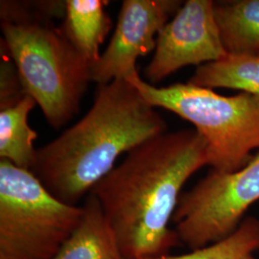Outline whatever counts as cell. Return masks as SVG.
<instances>
[{
    "instance_id": "cell-1",
    "label": "cell",
    "mask_w": 259,
    "mask_h": 259,
    "mask_svg": "<svg viewBox=\"0 0 259 259\" xmlns=\"http://www.w3.org/2000/svg\"><path fill=\"white\" fill-rule=\"evenodd\" d=\"M205 165L206 145L196 130L166 132L133 149L95 185L90 193L128 258L166 255L180 245L169 222L185 183Z\"/></svg>"
},
{
    "instance_id": "cell-2",
    "label": "cell",
    "mask_w": 259,
    "mask_h": 259,
    "mask_svg": "<svg viewBox=\"0 0 259 259\" xmlns=\"http://www.w3.org/2000/svg\"><path fill=\"white\" fill-rule=\"evenodd\" d=\"M166 130L156 108L129 80L97 84L90 111L37 149L30 171L56 199L77 205L115 167L122 154Z\"/></svg>"
},
{
    "instance_id": "cell-3",
    "label": "cell",
    "mask_w": 259,
    "mask_h": 259,
    "mask_svg": "<svg viewBox=\"0 0 259 259\" xmlns=\"http://www.w3.org/2000/svg\"><path fill=\"white\" fill-rule=\"evenodd\" d=\"M1 30L25 93L53 129L64 127L79 112L91 64L53 20L1 21Z\"/></svg>"
},
{
    "instance_id": "cell-4",
    "label": "cell",
    "mask_w": 259,
    "mask_h": 259,
    "mask_svg": "<svg viewBox=\"0 0 259 259\" xmlns=\"http://www.w3.org/2000/svg\"><path fill=\"white\" fill-rule=\"evenodd\" d=\"M128 80L154 108L171 111L194 126L214 171L236 172L253 157V150H259V96H224L189 83L157 88L143 81L139 72Z\"/></svg>"
},
{
    "instance_id": "cell-5",
    "label": "cell",
    "mask_w": 259,
    "mask_h": 259,
    "mask_svg": "<svg viewBox=\"0 0 259 259\" xmlns=\"http://www.w3.org/2000/svg\"><path fill=\"white\" fill-rule=\"evenodd\" d=\"M83 205L66 204L34 174L0 159V259H53L74 232Z\"/></svg>"
},
{
    "instance_id": "cell-6",
    "label": "cell",
    "mask_w": 259,
    "mask_h": 259,
    "mask_svg": "<svg viewBox=\"0 0 259 259\" xmlns=\"http://www.w3.org/2000/svg\"><path fill=\"white\" fill-rule=\"evenodd\" d=\"M259 200V151L233 173L211 170L181 195L173 221L181 243L200 250L236 231L250 205Z\"/></svg>"
},
{
    "instance_id": "cell-7",
    "label": "cell",
    "mask_w": 259,
    "mask_h": 259,
    "mask_svg": "<svg viewBox=\"0 0 259 259\" xmlns=\"http://www.w3.org/2000/svg\"><path fill=\"white\" fill-rule=\"evenodd\" d=\"M215 2L188 0L160 30L144 75L158 83L187 65L215 62L227 55L215 18Z\"/></svg>"
},
{
    "instance_id": "cell-8",
    "label": "cell",
    "mask_w": 259,
    "mask_h": 259,
    "mask_svg": "<svg viewBox=\"0 0 259 259\" xmlns=\"http://www.w3.org/2000/svg\"><path fill=\"white\" fill-rule=\"evenodd\" d=\"M182 6L178 0H124L109 46L91 65L92 82L128 80L139 72L138 59L155 51L158 33Z\"/></svg>"
},
{
    "instance_id": "cell-9",
    "label": "cell",
    "mask_w": 259,
    "mask_h": 259,
    "mask_svg": "<svg viewBox=\"0 0 259 259\" xmlns=\"http://www.w3.org/2000/svg\"><path fill=\"white\" fill-rule=\"evenodd\" d=\"M53 259H130L122 252L93 193L85 197L80 222Z\"/></svg>"
},
{
    "instance_id": "cell-10",
    "label": "cell",
    "mask_w": 259,
    "mask_h": 259,
    "mask_svg": "<svg viewBox=\"0 0 259 259\" xmlns=\"http://www.w3.org/2000/svg\"><path fill=\"white\" fill-rule=\"evenodd\" d=\"M105 0H66L63 31L76 50L91 64L100 58V47L111 31L112 22Z\"/></svg>"
},
{
    "instance_id": "cell-11",
    "label": "cell",
    "mask_w": 259,
    "mask_h": 259,
    "mask_svg": "<svg viewBox=\"0 0 259 259\" xmlns=\"http://www.w3.org/2000/svg\"><path fill=\"white\" fill-rule=\"evenodd\" d=\"M223 46L231 54H259V0L215 2Z\"/></svg>"
},
{
    "instance_id": "cell-12",
    "label": "cell",
    "mask_w": 259,
    "mask_h": 259,
    "mask_svg": "<svg viewBox=\"0 0 259 259\" xmlns=\"http://www.w3.org/2000/svg\"><path fill=\"white\" fill-rule=\"evenodd\" d=\"M187 83L204 89H230L259 96V54H231L200 65Z\"/></svg>"
},
{
    "instance_id": "cell-13",
    "label": "cell",
    "mask_w": 259,
    "mask_h": 259,
    "mask_svg": "<svg viewBox=\"0 0 259 259\" xmlns=\"http://www.w3.org/2000/svg\"><path fill=\"white\" fill-rule=\"evenodd\" d=\"M36 105L35 100L26 95L16 105L0 111V159L29 171L36 157L34 140L37 134L30 127L28 117Z\"/></svg>"
},
{
    "instance_id": "cell-14",
    "label": "cell",
    "mask_w": 259,
    "mask_h": 259,
    "mask_svg": "<svg viewBox=\"0 0 259 259\" xmlns=\"http://www.w3.org/2000/svg\"><path fill=\"white\" fill-rule=\"evenodd\" d=\"M259 250V220L247 217L229 237L200 250L181 255H161L141 259H244Z\"/></svg>"
},
{
    "instance_id": "cell-15",
    "label": "cell",
    "mask_w": 259,
    "mask_h": 259,
    "mask_svg": "<svg viewBox=\"0 0 259 259\" xmlns=\"http://www.w3.org/2000/svg\"><path fill=\"white\" fill-rule=\"evenodd\" d=\"M66 14V1H1V21H19L26 19L53 20L64 19Z\"/></svg>"
},
{
    "instance_id": "cell-16",
    "label": "cell",
    "mask_w": 259,
    "mask_h": 259,
    "mask_svg": "<svg viewBox=\"0 0 259 259\" xmlns=\"http://www.w3.org/2000/svg\"><path fill=\"white\" fill-rule=\"evenodd\" d=\"M27 94L20 81L17 66L11 56L7 59L6 52L1 48L0 66V111L19 103Z\"/></svg>"
},
{
    "instance_id": "cell-17",
    "label": "cell",
    "mask_w": 259,
    "mask_h": 259,
    "mask_svg": "<svg viewBox=\"0 0 259 259\" xmlns=\"http://www.w3.org/2000/svg\"><path fill=\"white\" fill-rule=\"evenodd\" d=\"M244 259H255V258H254V257H253V256H252V255H249V256H247V257H246V258H244Z\"/></svg>"
}]
</instances>
